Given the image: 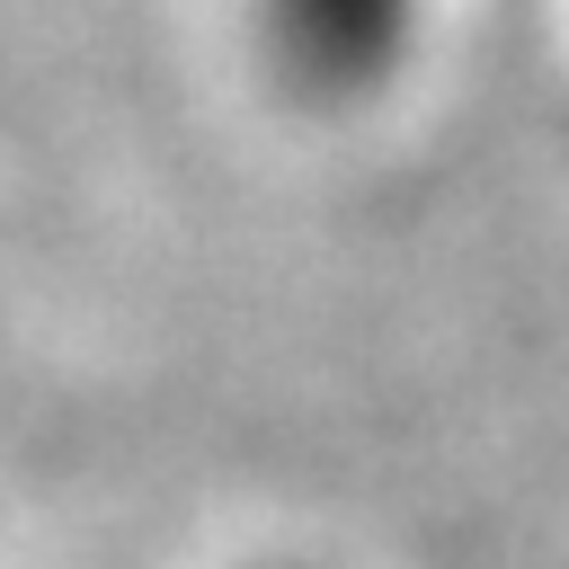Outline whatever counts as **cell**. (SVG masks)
Returning a JSON list of instances; mask_svg holds the SVG:
<instances>
[{"label": "cell", "mask_w": 569, "mask_h": 569, "mask_svg": "<svg viewBox=\"0 0 569 569\" xmlns=\"http://www.w3.org/2000/svg\"><path fill=\"white\" fill-rule=\"evenodd\" d=\"M267 44L302 98H365L409 44V0H267Z\"/></svg>", "instance_id": "1"}]
</instances>
